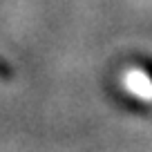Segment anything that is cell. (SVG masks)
<instances>
[{
    "mask_svg": "<svg viewBox=\"0 0 152 152\" xmlns=\"http://www.w3.org/2000/svg\"><path fill=\"white\" fill-rule=\"evenodd\" d=\"M121 87L128 92L132 99L141 101V103L152 105V76L141 67H130L121 76Z\"/></svg>",
    "mask_w": 152,
    "mask_h": 152,
    "instance_id": "cell-1",
    "label": "cell"
}]
</instances>
